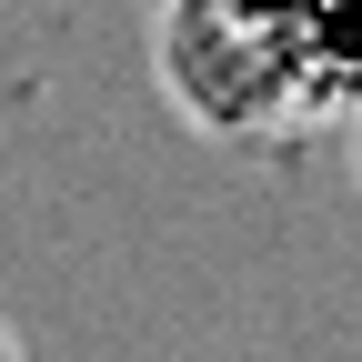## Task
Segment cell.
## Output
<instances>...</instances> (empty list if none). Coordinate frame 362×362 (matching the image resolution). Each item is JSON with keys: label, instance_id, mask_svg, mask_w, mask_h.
<instances>
[{"label": "cell", "instance_id": "6da1fadb", "mask_svg": "<svg viewBox=\"0 0 362 362\" xmlns=\"http://www.w3.org/2000/svg\"><path fill=\"white\" fill-rule=\"evenodd\" d=\"M211 61L202 121L242 141L272 111H342L362 101V0H171V81Z\"/></svg>", "mask_w": 362, "mask_h": 362}]
</instances>
